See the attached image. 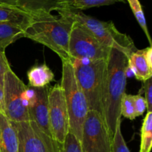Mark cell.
Listing matches in <instances>:
<instances>
[{"label": "cell", "mask_w": 152, "mask_h": 152, "mask_svg": "<svg viewBox=\"0 0 152 152\" xmlns=\"http://www.w3.org/2000/svg\"><path fill=\"white\" fill-rule=\"evenodd\" d=\"M122 120L118 121L112 138L111 152H131L128 148L121 131Z\"/></svg>", "instance_id": "cell-22"}, {"label": "cell", "mask_w": 152, "mask_h": 152, "mask_svg": "<svg viewBox=\"0 0 152 152\" xmlns=\"http://www.w3.org/2000/svg\"><path fill=\"white\" fill-rule=\"evenodd\" d=\"M59 152H83L80 141L71 132H68L63 143L59 144Z\"/></svg>", "instance_id": "cell-23"}, {"label": "cell", "mask_w": 152, "mask_h": 152, "mask_svg": "<svg viewBox=\"0 0 152 152\" xmlns=\"http://www.w3.org/2000/svg\"><path fill=\"white\" fill-rule=\"evenodd\" d=\"M10 68L4 52L0 50V84L3 86V80L5 73Z\"/></svg>", "instance_id": "cell-26"}, {"label": "cell", "mask_w": 152, "mask_h": 152, "mask_svg": "<svg viewBox=\"0 0 152 152\" xmlns=\"http://www.w3.org/2000/svg\"><path fill=\"white\" fill-rule=\"evenodd\" d=\"M128 69L137 80L145 82L152 77V47L137 50L128 57Z\"/></svg>", "instance_id": "cell-12"}, {"label": "cell", "mask_w": 152, "mask_h": 152, "mask_svg": "<svg viewBox=\"0 0 152 152\" xmlns=\"http://www.w3.org/2000/svg\"><path fill=\"white\" fill-rule=\"evenodd\" d=\"M48 91L46 87H27L24 91V99L28 106L30 120L51 137L48 120Z\"/></svg>", "instance_id": "cell-11"}, {"label": "cell", "mask_w": 152, "mask_h": 152, "mask_svg": "<svg viewBox=\"0 0 152 152\" xmlns=\"http://www.w3.org/2000/svg\"><path fill=\"white\" fill-rule=\"evenodd\" d=\"M31 15V21L24 29L23 37L50 48L62 61L70 60L68 42L74 22L65 16L57 18L43 11Z\"/></svg>", "instance_id": "cell-2"}, {"label": "cell", "mask_w": 152, "mask_h": 152, "mask_svg": "<svg viewBox=\"0 0 152 152\" xmlns=\"http://www.w3.org/2000/svg\"><path fill=\"white\" fill-rule=\"evenodd\" d=\"M106 60H70L77 83L86 98L89 111H97L102 115V89Z\"/></svg>", "instance_id": "cell-4"}, {"label": "cell", "mask_w": 152, "mask_h": 152, "mask_svg": "<svg viewBox=\"0 0 152 152\" xmlns=\"http://www.w3.org/2000/svg\"><path fill=\"white\" fill-rule=\"evenodd\" d=\"M127 1L129 2V6H130L131 9L132 10V13H133L134 17L136 18L138 24H139L140 28H142L143 32L146 35V37L148 38L150 46H151V37H150L149 32H148L146 20H145V15H144V12L143 10H142V5L140 4V1L139 0H127Z\"/></svg>", "instance_id": "cell-19"}, {"label": "cell", "mask_w": 152, "mask_h": 152, "mask_svg": "<svg viewBox=\"0 0 152 152\" xmlns=\"http://www.w3.org/2000/svg\"><path fill=\"white\" fill-rule=\"evenodd\" d=\"M16 6L29 13L41 11L51 13L63 8L60 0H17Z\"/></svg>", "instance_id": "cell-15"}, {"label": "cell", "mask_w": 152, "mask_h": 152, "mask_svg": "<svg viewBox=\"0 0 152 152\" xmlns=\"http://www.w3.org/2000/svg\"><path fill=\"white\" fill-rule=\"evenodd\" d=\"M29 86L32 88H45L54 80V74L46 64L36 65L28 72Z\"/></svg>", "instance_id": "cell-16"}, {"label": "cell", "mask_w": 152, "mask_h": 152, "mask_svg": "<svg viewBox=\"0 0 152 152\" xmlns=\"http://www.w3.org/2000/svg\"><path fill=\"white\" fill-rule=\"evenodd\" d=\"M59 16H65L80 24L97 39L102 45L109 48H116L129 57L137 49L134 42L129 36L120 32L111 21L104 22L86 15L80 10L70 7L58 10Z\"/></svg>", "instance_id": "cell-3"}, {"label": "cell", "mask_w": 152, "mask_h": 152, "mask_svg": "<svg viewBox=\"0 0 152 152\" xmlns=\"http://www.w3.org/2000/svg\"><path fill=\"white\" fill-rule=\"evenodd\" d=\"M17 0H0V4H9L16 6Z\"/></svg>", "instance_id": "cell-28"}, {"label": "cell", "mask_w": 152, "mask_h": 152, "mask_svg": "<svg viewBox=\"0 0 152 152\" xmlns=\"http://www.w3.org/2000/svg\"><path fill=\"white\" fill-rule=\"evenodd\" d=\"M120 113L121 116L129 120H134L137 118L134 105L133 95L125 94L122 98L120 104Z\"/></svg>", "instance_id": "cell-21"}, {"label": "cell", "mask_w": 152, "mask_h": 152, "mask_svg": "<svg viewBox=\"0 0 152 152\" xmlns=\"http://www.w3.org/2000/svg\"><path fill=\"white\" fill-rule=\"evenodd\" d=\"M133 101L137 117L142 115L147 108L146 101L145 98L140 94L133 95Z\"/></svg>", "instance_id": "cell-24"}, {"label": "cell", "mask_w": 152, "mask_h": 152, "mask_svg": "<svg viewBox=\"0 0 152 152\" xmlns=\"http://www.w3.org/2000/svg\"><path fill=\"white\" fill-rule=\"evenodd\" d=\"M62 62L60 86L63 91L69 116V132L80 141L83 123L89 111L88 105L86 96L76 80L71 62L70 60Z\"/></svg>", "instance_id": "cell-5"}, {"label": "cell", "mask_w": 152, "mask_h": 152, "mask_svg": "<svg viewBox=\"0 0 152 152\" xmlns=\"http://www.w3.org/2000/svg\"><path fill=\"white\" fill-rule=\"evenodd\" d=\"M128 70V56L117 49L111 48L106 60L102 103V117L112 137L117 123L122 120L120 104L126 94Z\"/></svg>", "instance_id": "cell-1"}, {"label": "cell", "mask_w": 152, "mask_h": 152, "mask_svg": "<svg viewBox=\"0 0 152 152\" xmlns=\"http://www.w3.org/2000/svg\"><path fill=\"white\" fill-rule=\"evenodd\" d=\"M143 90L147 104L146 111H152V77L143 82Z\"/></svg>", "instance_id": "cell-25"}, {"label": "cell", "mask_w": 152, "mask_h": 152, "mask_svg": "<svg viewBox=\"0 0 152 152\" xmlns=\"http://www.w3.org/2000/svg\"><path fill=\"white\" fill-rule=\"evenodd\" d=\"M112 138L102 114L88 111L80 140L83 152H111Z\"/></svg>", "instance_id": "cell-8"}, {"label": "cell", "mask_w": 152, "mask_h": 152, "mask_svg": "<svg viewBox=\"0 0 152 152\" xmlns=\"http://www.w3.org/2000/svg\"><path fill=\"white\" fill-rule=\"evenodd\" d=\"M48 120L51 137L63 143L69 132V116L60 85H55L48 91Z\"/></svg>", "instance_id": "cell-10"}, {"label": "cell", "mask_w": 152, "mask_h": 152, "mask_svg": "<svg viewBox=\"0 0 152 152\" xmlns=\"http://www.w3.org/2000/svg\"><path fill=\"white\" fill-rule=\"evenodd\" d=\"M24 29L17 25L0 22V50L4 52L6 48L23 37Z\"/></svg>", "instance_id": "cell-17"}, {"label": "cell", "mask_w": 152, "mask_h": 152, "mask_svg": "<svg viewBox=\"0 0 152 152\" xmlns=\"http://www.w3.org/2000/svg\"><path fill=\"white\" fill-rule=\"evenodd\" d=\"M110 50L86 28L74 22L68 42L70 60H106Z\"/></svg>", "instance_id": "cell-6"}, {"label": "cell", "mask_w": 152, "mask_h": 152, "mask_svg": "<svg viewBox=\"0 0 152 152\" xmlns=\"http://www.w3.org/2000/svg\"><path fill=\"white\" fill-rule=\"evenodd\" d=\"M31 19V13L17 6L0 4V22L12 24L25 29Z\"/></svg>", "instance_id": "cell-14"}, {"label": "cell", "mask_w": 152, "mask_h": 152, "mask_svg": "<svg viewBox=\"0 0 152 152\" xmlns=\"http://www.w3.org/2000/svg\"><path fill=\"white\" fill-rule=\"evenodd\" d=\"M152 147V111H147L141 128L140 152H151Z\"/></svg>", "instance_id": "cell-18"}, {"label": "cell", "mask_w": 152, "mask_h": 152, "mask_svg": "<svg viewBox=\"0 0 152 152\" xmlns=\"http://www.w3.org/2000/svg\"><path fill=\"white\" fill-rule=\"evenodd\" d=\"M0 152H19L17 132L2 113H0Z\"/></svg>", "instance_id": "cell-13"}, {"label": "cell", "mask_w": 152, "mask_h": 152, "mask_svg": "<svg viewBox=\"0 0 152 152\" xmlns=\"http://www.w3.org/2000/svg\"><path fill=\"white\" fill-rule=\"evenodd\" d=\"M126 0H74L70 8L77 10H83L94 7L111 5L117 2L124 3Z\"/></svg>", "instance_id": "cell-20"}, {"label": "cell", "mask_w": 152, "mask_h": 152, "mask_svg": "<svg viewBox=\"0 0 152 152\" xmlns=\"http://www.w3.org/2000/svg\"><path fill=\"white\" fill-rule=\"evenodd\" d=\"M26 88L11 68L5 73L3 80L4 115L10 121H30L28 106L24 99Z\"/></svg>", "instance_id": "cell-7"}, {"label": "cell", "mask_w": 152, "mask_h": 152, "mask_svg": "<svg viewBox=\"0 0 152 152\" xmlns=\"http://www.w3.org/2000/svg\"><path fill=\"white\" fill-rule=\"evenodd\" d=\"M74 0H60L61 4H62L63 8H66V7H70L71 4Z\"/></svg>", "instance_id": "cell-29"}, {"label": "cell", "mask_w": 152, "mask_h": 152, "mask_svg": "<svg viewBox=\"0 0 152 152\" xmlns=\"http://www.w3.org/2000/svg\"><path fill=\"white\" fill-rule=\"evenodd\" d=\"M0 113L4 114V92H3V86L1 84H0Z\"/></svg>", "instance_id": "cell-27"}, {"label": "cell", "mask_w": 152, "mask_h": 152, "mask_svg": "<svg viewBox=\"0 0 152 152\" xmlns=\"http://www.w3.org/2000/svg\"><path fill=\"white\" fill-rule=\"evenodd\" d=\"M11 123L17 132L19 152L59 151V143L43 132L34 121Z\"/></svg>", "instance_id": "cell-9"}]
</instances>
